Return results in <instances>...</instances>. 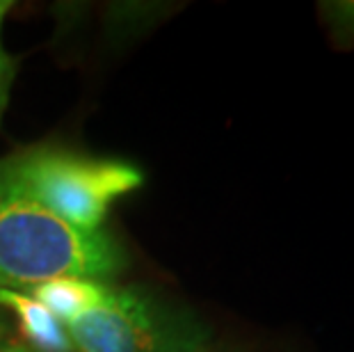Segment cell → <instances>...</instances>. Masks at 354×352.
Here are the masks:
<instances>
[{
	"label": "cell",
	"mask_w": 354,
	"mask_h": 352,
	"mask_svg": "<svg viewBox=\"0 0 354 352\" xmlns=\"http://www.w3.org/2000/svg\"><path fill=\"white\" fill-rule=\"evenodd\" d=\"M124 252L105 231H78L46 211L0 163V288L17 290L78 277L103 279L124 268Z\"/></svg>",
	"instance_id": "6da1fadb"
},
{
	"label": "cell",
	"mask_w": 354,
	"mask_h": 352,
	"mask_svg": "<svg viewBox=\"0 0 354 352\" xmlns=\"http://www.w3.org/2000/svg\"><path fill=\"white\" fill-rule=\"evenodd\" d=\"M14 176L32 199L78 231H101L110 206L138 190L145 174L131 163L35 149L10 160Z\"/></svg>",
	"instance_id": "7a4b0ae2"
},
{
	"label": "cell",
	"mask_w": 354,
	"mask_h": 352,
	"mask_svg": "<svg viewBox=\"0 0 354 352\" xmlns=\"http://www.w3.org/2000/svg\"><path fill=\"white\" fill-rule=\"evenodd\" d=\"M78 352H206L208 332L197 318L135 288L110 286L96 309L66 323Z\"/></svg>",
	"instance_id": "3957f363"
},
{
	"label": "cell",
	"mask_w": 354,
	"mask_h": 352,
	"mask_svg": "<svg viewBox=\"0 0 354 352\" xmlns=\"http://www.w3.org/2000/svg\"><path fill=\"white\" fill-rule=\"evenodd\" d=\"M0 306H7L19 318V327L30 348L37 352H73L66 327L35 297L19 290L0 288Z\"/></svg>",
	"instance_id": "277c9868"
},
{
	"label": "cell",
	"mask_w": 354,
	"mask_h": 352,
	"mask_svg": "<svg viewBox=\"0 0 354 352\" xmlns=\"http://www.w3.org/2000/svg\"><path fill=\"white\" fill-rule=\"evenodd\" d=\"M28 295L41 302L55 316L59 323L66 325L76 320L82 313L96 309L110 295V286L96 279H78V277H66L39 284V286L28 288Z\"/></svg>",
	"instance_id": "5b68a950"
},
{
	"label": "cell",
	"mask_w": 354,
	"mask_h": 352,
	"mask_svg": "<svg viewBox=\"0 0 354 352\" xmlns=\"http://www.w3.org/2000/svg\"><path fill=\"white\" fill-rule=\"evenodd\" d=\"M322 26L336 48H354V0H322L318 3Z\"/></svg>",
	"instance_id": "8992f818"
},
{
	"label": "cell",
	"mask_w": 354,
	"mask_h": 352,
	"mask_svg": "<svg viewBox=\"0 0 354 352\" xmlns=\"http://www.w3.org/2000/svg\"><path fill=\"white\" fill-rule=\"evenodd\" d=\"M3 26V24H0ZM14 59L12 55L7 53L5 46H3V39H0V117H3L5 106H7V99H10V87H12V80H14Z\"/></svg>",
	"instance_id": "52a82bcc"
},
{
	"label": "cell",
	"mask_w": 354,
	"mask_h": 352,
	"mask_svg": "<svg viewBox=\"0 0 354 352\" xmlns=\"http://www.w3.org/2000/svg\"><path fill=\"white\" fill-rule=\"evenodd\" d=\"M0 352H37L35 348L26 346V343H12V341H3L0 343Z\"/></svg>",
	"instance_id": "ba28073f"
},
{
	"label": "cell",
	"mask_w": 354,
	"mask_h": 352,
	"mask_svg": "<svg viewBox=\"0 0 354 352\" xmlns=\"http://www.w3.org/2000/svg\"><path fill=\"white\" fill-rule=\"evenodd\" d=\"M10 7H12L10 0H0V24H3V19H5V14H7Z\"/></svg>",
	"instance_id": "9c48e42d"
},
{
	"label": "cell",
	"mask_w": 354,
	"mask_h": 352,
	"mask_svg": "<svg viewBox=\"0 0 354 352\" xmlns=\"http://www.w3.org/2000/svg\"><path fill=\"white\" fill-rule=\"evenodd\" d=\"M5 332H7V327H5V320L0 318V343L5 341Z\"/></svg>",
	"instance_id": "30bf717a"
}]
</instances>
